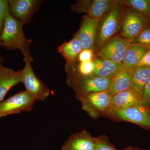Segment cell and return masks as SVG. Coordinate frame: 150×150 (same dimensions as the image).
Segmentation results:
<instances>
[{
    "label": "cell",
    "instance_id": "obj_21",
    "mask_svg": "<svg viewBox=\"0 0 150 150\" xmlns=\"http://www.w3.org/2000/svg\"><path fill=\"white\" fill-rule=\"evenodd\" d=\"M123 2L126 6L139 14L150 22V0H127Z\"/></svg>",
    "mask_w": 150,
    "mask_h": 150
},
{
    "label": "cell",
    "instance_id": "obj_11",
    "mask_svg": "<svg viewBox=\"0 0 150 150\" xmlns=\"http://www.w3.org/2000/svg\"><path fill=\"white\" fill-rule=\"evenodd\" d=\"M97 138L85 130L71 135L62 146V150H94Z\"/></svg>",
    "mask_w": 150,
    "mask_h": 150
},
{
    "label": "cell",
    "instance_id": "obj_26",
    "mask_svg": "<svg viewBox=\"0 0 150 150\" xmlns=\"http://www.w3.org/2000/svg\"><path fill=\"white\" fill-rule=\"evenodd\" d=\"M93 50L84 49L82 50L78 57L79 62H85L92 61Z\"/></svg>",
    "mask_w": 150,
    "mask_h": 150
},
{
    "label": "cell",
    "instance_id": "obj_27",
    "mask_svg": "<svg viewBox=\"0 0 150 150\" xmlns=\"http://www.w3.org/2000/svg\"><path fill=\"white\" fill-rule=\"evenodd\" d=\"M138 66L150 67V49L142 57L137 65V67Z\"/></svg>",
    "mask_w": 150,
    "mask_h": 150
},
{
    "label": "cell",
    "instance_id": "obj_29",
    "mask_svg": "<svg viewBox=\"0 0 150 150\" xmlns=\"http://www.w3.org/2000/svg\"><path fill=\"white\" fill-rule=\"evenodd\" d=\"M3 61H4V59L0 56V65L1 64V63L3 62Z\"/></svg>",
    "mask_w": 150,
    "mask_h": 150
},
{
    "label": "cell",
    "instance_id": "obj_19",
    "mask_svg": "<svg viewBox=\"0 0 150 150\" xmlns=\"http://www.w3.org/2000/svg\"><path fill=\"white\" fill-rule=\"evenodd\" d=\"M57 50L66 60V65H70L75 63L82 48L79 41L74 36L70 41L61 44L58 47Z\"/></svg>",
    "mask_w": 150,
    "mask_h": 150
},
{
    "label": "cell",
    "instance_id": "obj_15",
    "mask_svg": "<svg viewBox=\"0 0 150 150\" xmlns=\"http://www.w3.org/2000/svg\"><path fill=\"white\" fill-rule=\"evenodd\" d=\"M150 76V67L138 66L133 70L129 89L142 100L143 91Z\"/></svg>",
    "mask_w": 150,
    "mask_h": 150
},
{
    "label": "cell",
    "instance_id": "obj_24",
    "mask_svg": "<svg viewBox=\"0 0 150 150\" xmlns=\"http://www.w3.org/2000/svg\"><path fill=\"white\" fill-rule=\"evenodd\" d=\"M94 150H119L117 149L106 138L101 137L97 138L96 145Z\"/></svg>",
    "mask_w": 150,
    "mask_h": 150
},
{
    "label": "cell",
    "instance_id": "obj_20",
    "mask_svg": "<svg viewBox=\"0 0 150 150\" xmlns=\"http://www.w3.org/2000/svg\"><path fill=\"white\" fill-rule=\"evenodd\" d=\"M112 0L90 1L87 10L86 16L91 18L100 19L108 12L113 5Z\"/></svg>",
    "mask_w": 150,
    "mask_h": 150
},
{
    "label": "cell",
    "instance_id": "obj_18",
    "mask_svg": "<svg viewBox=\"0 0 150 150\" xmlns=\"http://www.w3.org/2000/svg\"><path fill=\"white\" fill-rule=\"evenodd\" d=\"M149 50L138 44L131 43L126 51L122 62L123 69L129 71H133Z\"/></svg>",
    "mask_w": 150,
    "mask_h": 150
},
{
    "label": "cell",
    "instance_id": "obj_14",
    "mask_svg": "<svg viewBox=\"0 0 150 150\" xmlns=\"http://www.w3.org/2000/svg\"><path fill=\"white\" fill-rule=\"evenodd\" d=\"M22 71H15L0 65V103L12 88L21 83Z\"/></svg>",
    "mask_w": 150,
    "mask_h": 150
},
{
    "label": "cell",
    "instance_id": "obj_16",
    "mask_svg": "<svg viewBox=\"0 0 150 150\" xmlns=\"http://www.w3.org/2000/svg\"><path fill=\"white\" fill-rule=\"evenodd\" d=\"M93 76L111 79L123 68L122 63H116L110 60L98 58L93 60Z\"/></svg>",
    "mask_w": 150,
    "mask_h": 150
},
{
    "label": "cell",
    "instance_id": "obj_25",
    "mask_svg": "<svg viewBox=\"0 0 150 150\" xmlns=\"http://www.w3.org/2000/svg\"><path fill=\"white\" fill-rule=\"evenodd\" d=\"M141 104L150 109V76L144 88Z\"/></svg>",
    "mask_w": 150,
    "mask_h": 150
},
{
    "label": "cell",
    "instance_id": "obj_9",
    "mask_svg": "<svg viewBox=\"0 0 150 150\" xmlns=\"http://www.w3.org/2000/svg\"><path fill=\"white\" fill-rule=\"evenodd\" d=\"M10 13L24 25L29 24L42 3L39 0H9Z\"/></svg>",
    "mask_w": 150,
    "mask_h": 150
},
{
    "label": "cell",
    "instance_id": "obj_22",
    "mask_svg": "<svg viewBox=\"0 0 150 150\" xmlns=\"http://www.w3.org/2000/svg\"><path fill=\"white\" fill-rule=\"evenodd\" d=\"M150 49V23L147 22L138 35L131 42Z\"/></svg>",
    "mask_w": 150,
    "mask_h": 150
},
{
    "label": "cell",
    "instance_id": "obj_13",
    "mask_svg": "<svg viewBox=\"0 0 150 150\" xmlns=\"http://www.w3.org/2000/svg\"><path fill=\"white\" fill-rule=\"evenodd\" d=\"M141 104V100L130 89L118 93L111 96L110 104L106 113Z\"/></svg>",
    "mask_w": 150,
    "mask_h": 150
},
{
    "label": "cell",
    "instance_id": "obj_23",
    "mask_svg": "<svg viewBox=\"0 0 150 150\" xmlns=\"http://www.w3.org/2000/svg\"><path fill=\"white\" fill-rule=\"evenodd\" d=\"M9 12L8 1L0 0V35L2 31L5 19Z\"/></svg>",
    "mask_w": 150,
    "mask_h": 150
},
{
    "label": "cell",
    "instance_id": "obj_12",
    "mask_svg": "<svg viewBox=\"0 0 150 150\" xmlns=\"http://www.w3.org/2000/svg\"><path fill=\"white\" fill-rule=\"evenodd\" d=\"M111 96L107 91L92 93L80 98L83 108L91 113L93 108L98 111L106 112L110 104Z\"/></svg>",
    "mask_w": 150,
    "mask_h": 150
},
{
    "label": "cell",
    "instance_id": "obj_2",
    "mask_svg": "<svg viewBox=\"0 0 150 150\" xmlns=\"http://www.w3.org/2000/svg\"><path fill=\"white\" fill-rule=\"evenodd\" d=\"M124 7L123 1H114L110 10L99 19L94 48L97 53L107 41L121 32Z\"/></svg>",
    "mask_w": 150,
    "mask_h": 150
},
{
    "label": "cell",
    "instance_id": "obj_28",
    "mask_svg": "<svg viewBox=\"0 0 150 150\" xmlns=\"http://www.w3.org/2000/svg\"><path fill=\"white\" fill-rule=\"evenodd\" d=\"M124 150H143V149H136V148H129V149H126Z\"/></svg>",
    "mask_w": 150,
    "mask_h": 150
},
{
    "label": "cell",
    "instance_id": "obj_4",
    "mask_svg": "<svg viewBox=\"0 0 150 150\" xmlns=\"http://www.w3.org/2000/svg\"><path fill=\"white\" fill-rule=\"evenodd\" d=\"M24 69L22 70L21 83L25 91L36 100L43 101L50 96L51 91L35 75L31 66V60H26Z\"/></svg>",
    "mask_w": 150,
    "mask_h": 150
},
{
    "label": "cell",
    "instance_id": "obj_10",
    "mask_svg": "<svg viewBox=\"0 0 150 150\" xmlns=\"http://www.w3.org/2000/svg\"><path fill=\"white\" fill-rule=\"evenodd\" d=\"M98 21L86 16L83 18L80 28L75 35L79 41L82 50H93Z\"/></svg>",
    "mask_w": 150,
    "mask_h": 150
},
{
    "label": "cell",
    "instance_id": "obj_6",
    "mask_svg": "<svg viewBox=\"0 0 150 150\" xmlns=\"http://www.w3.org/2000/svg\"><path fill=\"white\" fill-rule=\"evenodd\" d=\"M116 119L135 123L150 129V109L142 104L107 113Z\"/></svg>",
    "mask_w": 150,
    "mask_h": 150
},
{
    "label": "cell",
    "instance_id": "obj_3",
    "mask_svg": "<svg viewBox=\"0 0 150 150\" xmlns=\"http://www.w3.org/2000/svg\"><path fill=\"white\" fill-rule=\"evenodd\" d=\"M111 79L91 76L86 78H67V83L72 87L78 99L92 93L106 91Z\"/></svg>",
    "mask_w": 150,
    "mask_h": 150
},
{
    "label": "cell",
    "instance_id": "obj_30",
    "mask_svg": "<svg viewBox=\"0 0 150 150\" xmlns=\"http://www.w3.org/2000/svg\"></svg>",
    "mask_w": 150,
    "mask_h": 150
},
{
    "label": "cell",
    "instance_id": "obj_5",
    "mask_svg": "<svg viewBox=\"0 0 150 150\" xmlns=\"http://www.w3.org/2000/svg\"><path fill=\"white\" fill-rule=\"evenodd\" d=\"M35 101L25 91L19 92L0 103V118L31 111Z\"/></svg>",
    "mask_w": 150,
    "mask_h": 150
},
{
    "label": "cell",
    "instance_id": "obj_1",
    "mask_svg": "<svg viewBox=\"0 0 150 150\" xmlns=\"http://www.w3.org/2000/svg\"><path fill=\"white\" fill-rule=\"evenodd\" d=\"M23 26L21 22L9 13L5 19L0 35V46L9 50H19L24 56V61H33L30 52V45L32 40L25 37Z\"/></svg>",
    "mask_w": 150,
    "mask_h": 150
},
{
    "label": "cell",
    "instance_id": "obj_17",
    "mask_svg": "<svg viewBox=\"0 0 150 150\" xmlns=\"http://www.w3.org/2000/svg\"><path fill=\"white\" fill-rule=\"evenodd\" d=\"M133 71H128L123 68L111 78L110 85L106 91L110 96L129 89Z\"/></svg>",
    "mask_w": 150,
    "mask_h": 150
},
{
    "label": "cell",
    "instance_id": "obj_7",
    "mask_svg": "<svg viewBox=\"0 0 150 150\" xmlns=\"http://www.w3.org/2000/svg\"><path fill=\"white\" fill-rule=\"evenodd\" d=\"M149 22L142 16L125 5L122 16L121 36L131 43Z\"/></svg>",
    "mask_w": 150,
    "mask_h": 150
},
{
    "label": "cell",
    "instance_id": "obj_8",
    "mask_svg": "<svg viewBox=\"0 0 150 150\" xmlns=\"http://www.w3.org/2000/svg\"><path fill=\"white\" fill-rule=\"evenodd\" d=\"M131 43L121 36H115L105 43L98 52V56L100 59L122 64L126 51Z\"/></svg>",
    "mask_w": 150,
    "mask_h": 150
}]
</instances>
